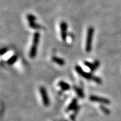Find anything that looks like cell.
I'll use <instances>...</instances> for the list:
<instances>
[{
  "mask_svg": "<svg viewBox=\"0 0 121 121\" xmlns=\"http://www.w3.org/2000/svg\"><path fill=\"white\" fill-rule=\"evenodd\" d=\"M75 70L77 72V73L79 75H81L82 77L87 79V80H92V81L95 82L98 84H101L102 83V80L100 79L99 77H96L95 75H92L91 73H88V72H85L82 69L81 67H80L79 66H76Z\"/></svg>",
  "mask_w": 121,
  "mask_h": 121,
  "instance_id": "6da1fadb",
  "label": "cell"
},
{
  "mask_svg": "<svg viewBox=\"0 0 121 121\" xmlns=\"http://www.w3.org/2000/svg\"><path fill=\"white\" fill-rule=\"evenodd\" d=\"M40 34L38 32H36L34 34L33 40L31 47L30 50V58L31 59H34L36 56L38 46L39 42Z\"/></svg>",
  "mask_w": 121,
  "mask_h": 121,
  "instance_id": "7a4b0ae2",
  "label": "cell"
},
{
  "mask_svg": "<svg viewBox=\"0 0 121 121\" xmlns=\"http://www.w3.org/2000/svg\"><path fill=\"white\" fill-rule=\"evenodd\" d=\"M94 29L93 27H89L87 32V38L86 42V51L87 53H90L92 49V41L94 38Z\"/></svg>",
  "mask_w": 121,
  "mask_h": 121,
  "instance_id": "3957f363",
  "label": "cell"
},
{
  "mask_svg": "<svg viewBox=\"0 0 121 121\" xmlns=\"http://www.w3.org/2000/svg\"><path fill=\"white\" fill-rule=\"evenodd\" d=\"M40 94L41 95V98L43 99V103L46 107H48L50 104V100L48 97V92L46 89L44 87H41L39 88Z\"/></svg>",
  "mask_w": 121,
  "mask_h": 121,
  "instance_id": "277c9868",
  "label": "cell"
},
{
  "mask_svg": "<svg viewBox=\"0 0 121 121\" xmlns=\"http://www.w3.org/2000/svg\"><path fill=\"white\" fill-rule=\"evenodd\" d=\"M89 100H90V101H92V102H96V103H101V104H109L111 103L110 100L107 99V98L97 97V96H95V95L90 96Z\"/></svg>",
  "mask_w": 121,
  "mask_h": 121,
  "instance_id": "5b68a950",
  "label": "cell"
},
{
  "mask_svg": "<svg viewBox=\"0 0 121 121\" xmlns=\"http://www.w3.org/2000/svg\"><path fill=\"white\" fill-rule=\"evenodd\" d=\"M60 30H61V39L64 41L67 39V30L68 25L65 22H62L60 24Z\"/></svg>",
  "mask_w": 121,
  "mask_h": 121,
  "instance_id": "8992f818",
  "label": "cell"
},
{
  "mask_svg": "<svg viewBox=\"0 0 121 121\" xmlns=\"http://www.w3.org/2000/svg\"><path fill=\"white\" fill-rule=\"evenodd\" d=\"M100 62L98 61H95L94 62V63H91L90 62L88 61H85L84 62V65L86 66L87 68H89V69H91V71L92 72H94L97 70L98 68V67L100 66Z\"/></svg>",
  "mask_w": 121,
  "mask_h": 121,
  "instance_id": "52a82bcc",
  "label": "cell"
},
{
  "mask_svg": "<svg viewBox=\"0 0 121 121\" xmlns=\"http://www.w3.org/2000/svg\"><path fill=\"white\" fill-rule=\"evenodd\" d=\"M78 107V100L76 98H74L73 100L71 101L70 104H69L67 109H66V111L68 112L69 111L73 110V109L75 110Z\"/></svg>",
  "mask_w": 121,
  "mask_h": 121,
  "instance_id": "ba28073f",
  "label": "cell"
},
{
  "mask_svg": "<svg viewBox=\"0 0 121 121\" xmlns=\"http://www.w3.org/2000/svg\"><path fill=\"white\" fill-rule=\"evenodd\" d=\"M52 61L53 62L56 64H57L59 66H63L65 64V60L63 59L60 58H58L57 56H53L52 58Z\"/></svg>",
  "mask_w": 121,
  "mask_h": 121,
  "instance_id": "9c48e42d",
  "label": "cell"
},
{
  "mask_svg": "<svg viewBox=\"0 0 121 121\" xmlns=\"http://www.w3.org/2000/svg\"><path fill=\"white\" fill-rule=\"evenodd\" d=\"M58 86L61 88L63 90H68L70 89V85L66 82L63 81H60L58 83Z\"/></svg>",
  "mask_w": 121,
  "mask_h": 121,
  "instance_id": "30bf717a",
  "label": "cell"
},
{
  "mask_svg": "<svg viewBox=\"0 0 121 121\" xmlns=\"http://www.w3.org/2000/svg\"><path fill=\"white\" fill-rule=\"evenodd\" d=\"M29 25L30 27L31 28V29H41L42 28L41 25L35 23V20H33V21H29Z\"/></svg>",
  "mask_w": 121,
  "mask_h": 121,
  "instance_id": "8fae6325",
  "label": "cell"
},
{
  "mask_svg": "<svg viewBox=\"0 0 121 121\" xmlns=\"http://www.w3.org/2000/svg\"><path fill=\"white\" fill-rule=\"evenodd\" d=\"M17 59H18V56H17V55L14 54V55L12 56L7 61V63H8L9 65L14 64V63L17 61Z\"/></svg>",
  "mask_w": 121,
  "mask_h": 121,
  "instance_id": "7c38bea8",
  "label": "cell"
},
{
  "mask_svg": "<svg viewBox=\"0 0 121 121\" xmlns=\"http://www.w3.org/2000/svg\"><path fill=\"white\" fill-rule=\"evenodd\" d=\"M73 88H74V91H75V92L77 94H78V97H79V98H83L84 97V93H83V92H82V90H81V88L77 87H76V86H74Z\"/></svg>",
  "mask_w": 121,
  "mask_h": 121,
  "instance_id": "4fadbf2b",
  "label": "cell"
},
{
  "mask_svg": "<svg viewBox=\"0 0 121 121\" xmlns=\"http://www.w3.org/2000/svg\"><path fill=\"white\" fill-rule=\"evenodd\" d=\"M100 109H101V110L102 111V112H103V113L105 114H107V115H108V114H109L111 113L110 111L108 109L107 107H106L105 106H103V105L100 106Z\"/></svg>",
  "mask_w": 121,
  "mask_h": 121,
  "instance_id": "5bb4252c",
  "label": "cell"
},
{
  "mask_svg": "<svg viewBox=\"0 0 121 121\" xmlns=\"http://www.w3.org/2000/svg\"><path fill=\"white\" fill-rule=\"evenodd\" d=\"M26 18H27L28 22L29 21H33V20H35V21L36 20V17L33 14H28L26 15Z\"/></svg>",
  "mask_w": 121,
  "mask_h": 121,
  "instance_id": "9a60e30c",
  "label": "cell"
},
{
  "mask_svg": "<svg viewBox=\"0 0 121 121\" xmlns=\"http://www.w3.org/2000/svg\"><path fill=\"white\" fill-rule=\"evenodd\" d=\"M9 51V49L8 48H1L0 49V56L4 55V54H6V53L8 52Z\"/></svg>",
  "mask_w": 121,
  "mask_h": 121,
  "instance_id": "2e32d148",
  "label": "cell"
}]
</instances>
